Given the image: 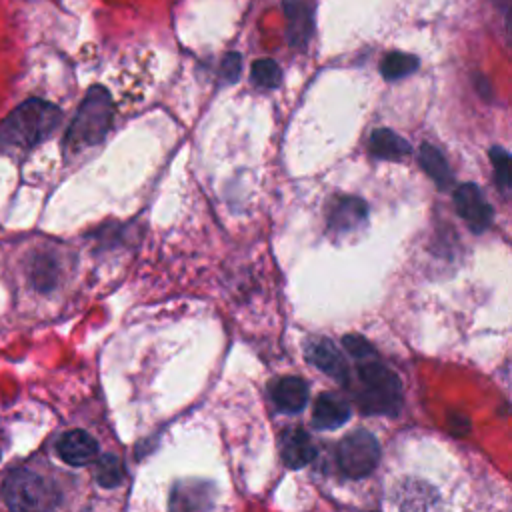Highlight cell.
I'll return each mask as SVG.
<instances>
[{
  "mask_svg": "<svg viewBox=\"0 0 512 512\" xmlns=\"http://www.w3.org/2000/svg\"><path fill=\"white\" fill-rule=\"evenodd\" d=\"M354 396L364 414L396 416L402 406L400 378L372 356V360L362 362L358 368V384L354 386Z\"/></svg>",
  "mask_w": 512,
  "mask_h": 512,
  "instance_id": "cell-2",
  "label": "cell"
},
{
  "mask_svg": "<svg viewBox=\"0 0 512 512\" xmlns=\"http://www.w3.org/2000/svg\"><path fill=\"white\" fill-rule=\"evenodd\" d=\"M418 158L428 176L438 184V188H446L452 180V172L448 168L446 158L432 144H422L418 150Z\"/></svg>",
  "mask_w": 512,
  "mask_h": 512,
  "instance_id": "cell-15",
  "label": "cell"
},
{
  "mask_svg": "<svg viewBox=\"0 0 512 512\" xmlns=\"http://www.w3.org/2000/svg\"><path fill=\"white\" fill-rule=\"evenodd\" d=\"M240 70H242V56L238 52H228L222 60V66H220L222 78L232 84L240 78Z\"/></svg>",
  "mask_w": 512,
  "mask_h": 512,
  "instance_id": "cell-21",
  "label": "cell"
},
{
  "mask_svg": "<svg viewBox=\"0 0 512 512\" xmlns=\"http://www.w3.org/2000/svg\"><path fill=\"white\" fill-rule=\"evenodd\" d=\"M272 402L286 414L304 410L308 402V384L298 376H284L272 384Z\"/></svg>",
  "mask_w": 512,
  "mask_h": 512,
  "instance_id": "cell-9",
  "label": "cell"
},
{
  "mask_svg": "<svg viewBox=\"0 0 512 512\" xmlns=\"http://www.w3.org/2000/svg\"><path fill=\"white\" fill-rule=\"evenodd\" d=\"M280 454L288 468L298 470L316 458V446L308 432H304L302 428H290L282 436Z\"/></svg>",
  "mask_w": 512,
  "mask_h": 512,
  "instance_id": "cell-8",
  "label": "cell"
},
{
  "mask_svg": "<svg viewBox=\"0 0 512 512\" xmlns=\"http://www.w3.org/2000/svg\"><path fill=\"white\" fill-rule=\"evenodd\" d=\"M250 80L260 88H276L282 80V70L274 60L260 58L252 64Z\"/></svg>",
  "mask_w": 512,
  "mask_h": 512,
  "instance_id": "cell-18",
  "label": "cell"
},
{
  "mask_svg": "<svg viewBox=\"0 0 512 512\" xmlns=\"http://www.w3.org/2000/svg\"><path fill=\"white\" fill-rule=\"evenodd\" d=\"M368 218V206L360 198H342L336 202V206L330 212V228L334 234H350L364 226Z\"/></svg>",
  "mask_w": 512,
  "mask_h": 512,
  "instance_id": "cell-12",
  "label": "cell"
},
{
  "mask_svg": "<svg viewBox=\"0 0 512 512\" xmlns=\"http://www.w3.org/2000/svg\"><path fill=\"white\" fill-rule=\"evenodd\" d=\"M112 112L114 108L108 90L92 86L66 132L64 148L68 152H80L100 144L112 126Z\"/></svg>",
  "mask_w": 512,
  "mask_h": 512,
  "instance_id": "cell-3",
  "label": "cell"
},
{
  "mask_svg": "<svg viewBox=\"0 0 512 512\" xmlns=\"http://www.w3.org/2000/svg\"><path fill=\"white\" fill-rule=\"evenodd\" d=\"M342 344L358 360H366V358L374 356V348L362 336H358V334H346L342 338Z\"/></svg>",
  "mask_w": 512,
  "mask_h": 512,
  "instance_id": "cell-20",
  "label": "cell"
},
{
  "mask_svg": "<svg viewBox=\"0 0 512 512\" xmlns=\"http://www.w3.org/2000/svg\"><path fill=\"white\" fill-rule=\"evenodd\" d=\"M94 478L102 488H116L124 480V468L114 454H104L94 464Z\"/></svg>",
  "mask_w": 512,
  "mask_h": 512,
  "instance_id": "cell-17",
  "label": "cell"
},
{
  "mask_svg": "<svg viewBox=\"0 0 512 512\" xmlns=\"http://www.w3.org/2000/svg\"><path fill=\"white\" fill-rule=\"evenodd\" d=\"M490 160H492L496 184L500 186L502 194H508V190H510V154H508V150L494 146L490 150Z\"/></svg>",
  "mask_w": 512,
  "mask_h": 512,
  "instance_id": "cell-19",
  "label": "cell"
},
{
  "mask_svg": "<svg viewBox=\"0 0 512 512\" xmlns=\"http://www.w3.org/2000/svg\"><path fill=\"white\" fill-rule=\"evenodd\" d=\"M2 498L12 510H48L60 502L58 488L30 468H14L2 484Z\"/></svg>",
  "mask_w": 512,
  "mask_h": 512,
  "instance_id": "cell-4",
  "label": "cell"
},
{
  "mask_svg": "<svg viewBox=\"0 0 512 512\" xmlns=\"http://www.w3.org/2000/svg\"><path fill=\"white\" fill-rule=\"evenodd\" d=\"M350 406L346 400L332 392L320 394V398L314 404L312 412V424L318 430H336L344 426L350 420Z\"/></svg>",
  "mask_w": 512,
  "mask_h": 512,
  "instance_id": "cell-10",
  "label": "cell"
},
{
  "mask_svg": "<svg viewBox=\"0 0 512 512\" xmlns=\"http://www.w3.org/2000/svg\"><path fill=\"white\" fill-rule=\"evenodd\" d=\"M56 454L70 466H86L96 460L98 442L84 430H70L58 438Z\"/></svg>",
  "mask_w": 512,
  "mask_h": 512,
  "instance_id": "cell-7",
  "label": "cell"
},
{
  "mask_svg": "<svg viewBox=\"0 0 512 512\" xmlns=\"http://www.w3.org/2000/svg\"><path fill=\"white\" fill-rule=\"evenodd\" d=\"M60 120L62 112L56 104L30 98L0 122V146L8 150H30L48 140Z\"/></svg>",
  "mask_w": 512,
  "mask_h": 512,
  "instance_id": "cell-1",
  "label": "cell"
},
{
  "mask_svg": "<svg viewBox=\"0 0 512 512\" xmlns=\"http://www.w3.org/2000/svg\"><path fill=\"white\" fill-rule=\"evenodd\" d=\"M370 152L376 158L400 160L412 152L406 138L392 132L390 128H378L370 134Z\"/></svg>",
  "mask_w": 512,
  "mask_h": 512,
  "instance_id": "cell-14",
  "label": "cell"
},
{
  "mask_svg": "<svg viewBox=\"0 0 512 512\" xmlns=\"http://www.w3.org/2000/svg\"><path fill=\"white\" fill-rule=\"evenodd\" d=\"M454 206H456L458 216L476 234L484 232L492 224V218H494L492 206L484 198L482 190L476 184H472V182L462 184V186L456 188V192H454Z\"/></svg>",
  "mask_w": 512,
  "mask_h": 512,
  "instance_id": "cell-6",
  "label": "cell"
},
{
  "mask_svg": "<svg viewBox=\"0 0 512 512\" xmlns=\"http://www.w3.org/2000/svg\"><path fill=\"white\" fill-rule=\"evenodd\" d=\"M306 358L310 364H314L318 370L326 372L328 376L340 380V382H348V368L346 362L342 358V354L336 350V346L330 340H316L306 348Z\"/></svg>",
  "mask_w": 512,
  "mask_h": 512,
  "instance_id": "cell-11",
  "label": "cell"
},
{
  "mask_svg": "<svg viewBox=\"0 0 512 512\" xmlns=\"http://www.w3.org/2000/svg\"><path fill=\"white\" fill-rule=\"evenodd\" d=\"M336 460L348 478H364L376 468L380 460V444L372 432L356 430L340 440L336 448Z\"/></svg>",
  "mask_w": 512,
  "mask_h": 512,
  "instance_id": "cell-5",
  "label": "cell"
},
{
  "mask_svg": "<svg viewBox=\"0 0 512 512\" xmlns=\"http://www.w3.org/2000/svg\"><path fill=\"white\" fill-rule=\"evenodd\" d=\"M284 14L288 20L290 44H304L312 32V2L308 0H284Z\"/></svg>",
  "mask_w": 512,
  "mask_h": 512,
  "instance_id": "cell-13",
  "label": "cell"
},
{
  "mask_svg": "<svg viewBox=\"0 0 512 512\" xmlns=\"http://www.w3.org/2000/svg\"><path fill=\"white\" fill-rule=\"evenodd\" d=\"M418 58L404 52H390L380 62V74L386 80H398L412 74L418 68Z\"/></svg>",
  "mask_w": 512,
  "mask_h": 512,
  "instance_id": "cell-16",
  "label": "cell"
}]
</instances>
